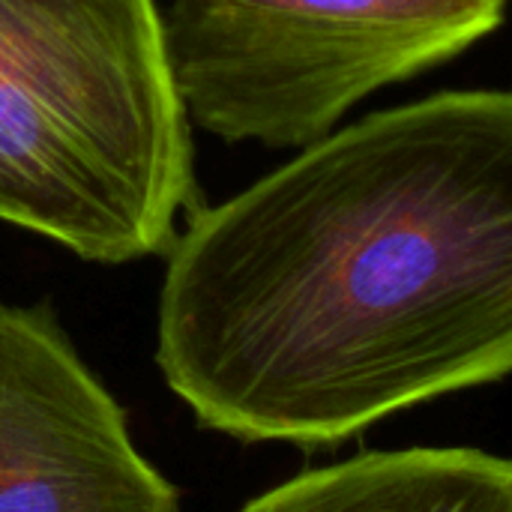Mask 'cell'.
Returning <instances> with one entry per match:
<instances>
[{
    "label": "cell",
    "instance_id": "cell-1",
    "mask_svg": "<svg viewBox=\"0 0 512 512\" xmlns=\"http://www.w3.org/2000/svg\"><path fill=\"white\" fill-rule=\"evenodd\" d=\"M156 366L204 429L336 447L512 369V96L375 111L195 207Z\"/></svg>",
    "mask_w": 512,
    "mask_h": 512
},
{
    "label": "cell",
    "instance_id": "cell-2",
    "mask_svg": "<svg viewBox=\"0 0 512 512\" xmlns=\"http://www.w3.org/2000/svg\"><path fill=\"white\" fill-rule=\"evenodd\" d=\"M198 207L156 0H0V222L93 264L165 255Z\"/></svg>",
    "mask_w": 512,
    "mask_h": 512
},
{
    "label": "cell",
    "instance_id": "cell-3",
    "mask_svg": "<svg viewBox=\"0 0 512 512\" xmlns=\"http://www.w3.org/2000/svg\"><path fill=\"white\" fill-rule=\"evenodd\" d=\"M507 0H165L162 45L189 126L303 150L366 96L441 66Z\"/></svg>",
    "mask_w": 512,
    "mask_h": 512
},
{
    "label": "cell",
    "instance_id": "cell-4",
    "mask_svg": "<svg viewBox=\"0 0 512 512\" xmlns=\"http://www.w3.org/2000/svg\"><path fill=\"white\" fill-rule=\"evenodd\" d=\"M0 512H183L48 303H0Z\"/></svg>",
    "mask_w": 512,
    "mask_h": 512
},
{
    "label": "cell",
    "instance_id": "cell-5",
    "mask_svg": "<svg viewBox=\"0 0 512 512\" xmlns=\"http://www.w3.org/2000/svg\"><path fill=\"white\" fill-rule=\"evenodd\" d=\"M240 512H512V465L474 447L360 453L306 471Z\"/></svg>",
    "mask_w": 512,
    "mask_h": 512
}]
</instances>
